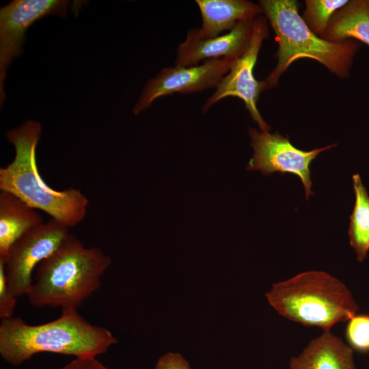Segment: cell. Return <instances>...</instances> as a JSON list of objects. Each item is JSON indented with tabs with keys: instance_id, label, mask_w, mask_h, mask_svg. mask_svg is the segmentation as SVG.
Returning <instances> with one entry per match:
<instances>
[{
	"instance_id": "obj_20",
	"label": "cell",
	"mask_w": 369,
	"mask_h": 369,
	"mask_svg": "<svg viewBox=\"0 0 369 369\" xmlns=\"http://www.w3.org/2000/svg\"><path fill=\"white\" fill-rule=\"evenodd\" d=\"M154 369H191V367L179 353L168 352L159 358Z\"/></svg>"
},
{
	"instance_id": "obj_21",
	"label": "cell",
	"mask_w": 369,
	"mask_h": 369,
	"mask_svg": "<svg viewBox=\"0 0 369 369\" xmlns=\"http://www.w3.org/2000/svg\"><path fill=\"white\" fill-rule=\"evenodd\" d=\"M61 369H109L96 357H75Z\"/></svg>"
},
{
	"instance_id": "obj_1",
	"label": "cell",
	"mask_w": 369,
	"mask_h": 369,
	"mask_svg": "<svg viewBox=\"0 0 369 369\" xmlns=\"http://www.w3.org/2000/svg\"><path fill=\"white\" fill-rule=\"evenodd\" d=\"M117 343L109 329L92 325L77 308L62 310L58 318L41 325H28L13 316L1 320L0 324V355L14 366L42 352L96 357Z\"/></svg>"
},
{
	"instance_id": "obj_8",
	"label": "cell",
	"mask_w": 369,
	"mask_h": 369,
	"mask_svg": "<svg viewBox=\"0 0 369 369\" xmlns=\"http://www.w3.org/2000/svg\"><path fill=\"white\" fill-rule=\"evenodd\" d=\"M250 145L254 154L249 160L247 170H259L268 175L278 172L298 176L304 186L306 200L313 195L310 165L320 152L333 148L336 144L305 151L297 148L289 139L279 132L249 128Z\"/></svg>"
},
{
	"instance_id": "obj_10",
	"label": "cell",
	"mask_w": 369,
	"mask_h": 369,
	"mask_svg": "<svg viewBox=\"0 0 369 369\" xmlns=\"http://www.w3.org/2000/svg\"><path fill=\"white\" fill-rule=\"evenodd\" d=\"M234 60L226 58L208 59L190 67L175 66L164 68L144 85L133 107L137 115L159 97L174 93L189 94L215 88L229 72Z\"/></svg>"
},
{
	"instance_id": "obj_4",
	"label": "cell",
	"mask_w": 369,
	"mask_h": 369,
	"mask_svg": "<svg viewBox=\"0 0 369 369\" xmlns=\"http://www.w3.org/2000/svg\"><path fill=\"white\" fill-rule=\"evenodd\" d=\"M258 4L275 34L278 45L275 67L264 80L267 87L276 86L282 74L296 60L314 59L341 79L348 78L360 42H335L314 33L299 14L295 0H261Z\"/></svg>"
},
{
	"instance_id": "obj_9",
	"label": "cell",
	"mask_w": 369,
	"mask_h": 369,
	"mask_svg": "<svg viewBox=\"0 0 369 369\" xmlns=\"http://www.w3.org/2000/svg\"><path fill=\"white\" fill-rule=\"evenodd\" d=\"M63 0H14L0 10V102L4 101V81L12 59L22 52L27 29L49 14L65 16L68 6Z\"/></svg>"
},
{
	"instance_id": "obj_16",
	"label": "cell",
	"mask_w": 369,
	"mask_h": 369,
	"mask_svg": "<svg viewBox=\"0 0 369 369\" xmlns=\"http://www.w3.org/2000/svg\"><path fill=\"white\" fill-rule=\"evenodd\" d=\"M355 201L350 217L349 243L357 260L362 262L369 251V195L359 174L353 176Z\"/></svg>"
},
{
	"instance_id": "obj_3",
	"label": "cell",
	"mask_w": 369,
	"mask_h": 369,
	"mask_svg": "<svg viewBox=\"0 0 369 369\" xmlns=\"http://www.w3.org/2000/svg\"><path fill=\"white\" fill-rule=\"evenodd\" d=\"M41 133V124L32 120L5 133L14 146L15 156L10 163L0 168V189L15 195L69 228L84 219L89 200L78 189L57 191L44 181L36 161Z\"/></svg>"
},
{
	"instance_id": "obj_18",
	"label": "cell",
	"mask_w": 369,
	"mask_h": 369,
	"mask_svg": "<svg viewBox=\"0 0 369 369\" xmlns=\"http://www.w3.org/2000/svg\"><path fill=\"white\" fill-rule=\"evenodd\" d=\"M346 340L351 347L359 352H369V315L355 314L348 320Z\"/></svg>"
},
{
	"instance_id": "obj_15",
	"label": "cell",
	"mask_w": 369,
	"mask_h": 369,
	"mask_svg": "<svg viewBox=\"0 0 369 369\" xmlns=\"http://www.w3.org/2000/svg\"><path fill=\"white\" fill-rule=\"evenodd\" d=\"M320 38L335 42L355 40L369 46V0H351L331 18Z\"/></svg>"
},
{
	"instance_id": "obj_13",
	"label": "cell",
	"mask_w": 369,
	"mask_h": 369,
	"mask_svg": "<svg viewBox=\"0 0 369 369\" xmlns=\"http://www.w3.org/2000/svg\"><path fill=\"white\" fill-rule=\"evenodd\" d=\"M290 369H356L353 350L330 331L312 340L300 355L292 357Z\"/></svg>"
},
{
	"instance_id": "obj_7",
	"label": "cell",
	"mask_w": 369,
	"mask_h": 369,
	"mask_svg": "<svg viewBox=\"0 0 369 369\" xmlns=\"http://www.w3.org/2000/svg\"><path fill=\"white\" fill-rule=\"evenodd\" d=\"M68 228L51 218L20 236L3 261L8 285L18 297L27 295L36 267L51 255L69 234Z\"/></svg>"
},
{
	"instance_id": "obj_14",
	"label": "cell",
	"mask_w": 369,
	"mask_h": 369,
	"mask_svg": "<svg viewBox=\"0 0 369 369\" xmlns=\"http://www.w3.org/2000/svg\"><path fill=\"white\" fill-rule=\"evenodd\" d=\"M43 223L38 210L15 195L0 193V260H5L12 245L24 234Z\"/></svg>"
},
{
	"instance_id": "obj_12",
	"label": "cell",
	"mask_w": 369,
	"mask_h": 369,
	"mask_svg": "<svg viewBox=\"0 0 369 369\" xmlns=\"http://www.w3.org/2000/svg\"><path fill=\"white\" fill-rule=\"evenodd\" d=\"M202 16L200 29H191L200 39L230 31L238 23L253 20L262 14L258 3L246 0H196Z\"/></svg>"
},
{
	"instance_id": "obj_19",
	"label": "cell",
	"mask_w": 369,
	"mask_h": 369,
	"mask_svg": "<svg viewBox=\"0 0 369 369\" xmlns=\"http://www.w3.org/2000/svg\"><path fill=\"white\" fill-rule=\"evenodd\" d=\"M17 297L10 291L7 283L5 263L0 260V318L1 320L12 317Z\"/></svg>"
},
{
	"instance_id": "obj_6",
	"label": "cell",
	"mask_w": 369,
	"mask_h": 369,
	"mask_svg": "<svg viewBox=\"0 0 369 369\" xmlns=\"http://www.w3.org/2000/svg\"><path fill=\"white\" fill-rule=\"evenodd\" d=\"M268 36L267 19L260 14L254 20L251 36L245 51L232 62L229 72L219 81L215 91L206 100L202 106V112H206L226 97H237L243 101L260 131H270V126L263 120L257 108L260 93L268 87L264 80L258 81L254 75V68L260 49L263 40Z\"/></svg>"
},
{
	"instance_id": "obj_17",
	"label": "cell",
	"mask_w": 369,
	"mask_h": 369,
	"mask_svg": "<svg viewBox=\"0 0 369 369\" xmlns=\"http://www.w3.org/2000/svg\"><path fill=\"white\" fill-rule=\"evenodd\" d=\"M348 0H305L302 18L308 27L321 36L333 14L348 3Z\"/></svg>"
},
{
	"instance_id": "obj_5",
	"label": "cell",
	"mask_w": 369,
	"mask_h": 369,
	"mask_svg": "<svg viewBox=\"0 0 369 369\" xmlns=\"http://www.w3.org/2000/svg\"><path fill=\"white\" fill-rule=\"evenodd\" d=\"M269 305L281 316L323 331L348 321L359 308L340 280L319 271L302 272L275 283L266 293Z\"/></svg>"
},
{
	"instance_id": "obj_2",
	"label": "cell",
	"mask_w": 369,
	"mask_h": 369,
	"mask_svg": "<svg viewBox=\"0 0 369 369\" xmlns=\"http://www.w3.org/2000/svg\"><path fill=\"white\" fill-rule=\"evenodd\" d=\"M111 263L110 257L101 249L87 247L69 233L36 267L28 301L36 308L77 309L99 288Z\"/></svg>"
},
{
	"instance_id": "obj_11",
	"label": "cell",
	"mask_w": 369,
	"mask_h": 369,
	"mask_svg": "<svg viewBox=\"0 0 369 369\" xmlns=\"http://www.w3.org/2000/svg\"><path fill=\"white\" fill-rule=\"evenodd\" d=\"M254 20L240 22L228 33L208 39L197 38L190 29L178 46L175 66L190 67L201 61L220 58L236 59L249 42Z\"/></svg>"
}]
</instances>
